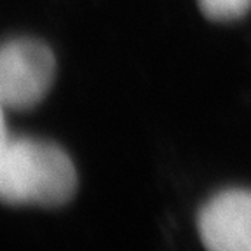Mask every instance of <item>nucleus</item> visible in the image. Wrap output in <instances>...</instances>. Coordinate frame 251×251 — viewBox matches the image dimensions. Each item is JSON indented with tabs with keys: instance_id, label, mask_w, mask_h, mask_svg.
Segmentation results:
<instances>
[{
	"instance_id": "2",
	"label": "nucleus",
	"mask_w": 251,
	"mask_h": 251,
	"mask_svg": "<svg viewBox=\"0 0 251 251\" xmlns=\"http://www.w3.org/2000/svg\"><path fill=\"white\" fill-rule=\"evenodd\" d=\"M54 56L44 44L11 40L0 56V98L11 110H26L40 101L54 78Z\"/></svg>"
},
{
	"instance_id": "4",
	"label": "nucleus",
	"mask_w": 251,
	"mask_h": 251,
	"mask_svg": "<svg viewBox=\"0 0 251 251\" xmlns=\"http://www.w3.org/2000/svg\"><path fill=\"white\" fill-rule=\"evenodd\" d=\"M202 12L216 21H230L244 16L251 7V0H199Z\"/></svg>"
},
{
	"instance_id": "1",
	"label": "nucleus",
	"mask_w": 251,
	"mask_h": 251,
	"mask_svg": "<svg viewBox=\"0 0 251 251\" xmlns=\"http://www.w3.org/2000/svg\"><path fill=\"white\" fill-rule=\"evenodd\" d=\"M77 190V171L68 153L46 140L7 136L2 127L0 196L5 204L61 206Z\"/></svg>"
},
{
	"instance_id": "3",
	"label": "nucleus",
	"mask_w": 251,
	"mask_h": 251,
	"mask_svg": "<svg viewBox=\"0 0 251 251\" xmlns=\"http://www.w3.org/2000/svg\"><path fill=\"white\" fill-rule=\"evenodd\" d=\"M208 251H251V190L228 188L204 204L197 216Z\"/></svg>"
}]
</instances>
